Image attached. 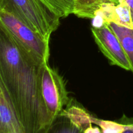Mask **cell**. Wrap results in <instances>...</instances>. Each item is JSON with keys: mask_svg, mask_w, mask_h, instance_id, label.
Here are the masks:
<instances>
[{"mask_svg": "<svg viewBox=\"0 0 133 133\" xmlns=\"http://www.w3.org/2000/svg\"><path fill=\"white\" fill-rule=\"evenodd\" d=\"M42 64L0 20V79L23 133H44L52 123L40 94Z\"/></svg>", "mask_w": 133, "mask_h": 133, "instance_id": "obj_1", "label": "cell"}, {"mask_svg": "<svg viewBox=\"0 0 133 133\" xmlns=\"http://www.w3.org/2000/svg\"><path fill=\"white\" fill-rule=\"evenodd\" d=\"M40 89L42 99L51 122L56 119L70 99L68 96L66 83L58 71L48 63L41 65Z\"/></svg>", "mask_w": 133, "mask_h": 133, "instance_id": "obj_2", "label": "cell"}, {"mask_svg": "<svg viewBox=\"0 0 133 133\" xmlns=\"http://www.w3.org/2000/svg\"><path fill=\"white\" fill-rule=\"evenodd\" d=\"M0 20L37 62L40 64L48 63L50 57V40L43 38L6 10H0Z\"/></svg>", "mask_w": 133, "mask_h": 133, "instance_id": "obj_3", "label": "cell"}, {"mask_svg": "<svg viewBox=\"0 0 133 133\" xmlns=\"http://www.w3.org/2000/svg\"><path fill=\"white\" fill-rule=\"evenodd\" d=\"M91 32L95 43L111 64L130 71L129 61L122 46L116 34L108 24L100 27H92Z\"/></svg>", "mask_w": 133, "mask_h": 133, "instance_id": "obj_4", "label": "cell"}, {"mask_svg": "<svg viewBox=\"0 0 133 133\" xmlns=\"http://www.w3.org/2000/svg\"><path fill=\"white\" fill-rule=\"evenodd\" d=\"M95 16L99 17L105 24L113 22L119 25L133 29L130 8L125 0H119L117 3H103Z\"/></svg>", "mask_w": 133, "mask_h": 133, "instance_id": "obj_5", "label": "cell"}, {"mask_svg": "<svg viewBox=\"0 0 133 133\" xmlns=\"http://www.w3.org/2000/svg\"><path fill=\"white\" fill-rule=\"evenodd\" d=\"M0 133H23L15 110L0 79Z\"/></svg>", "mask_w": 133, "mask_h": 133, "instance_id": "obj_6", "label": "cell"}, {"mask_svg": "<svg viewBox=\"0 0 133 133\" xmlns=\"http://www.w3.org/2000/svg\"><path fill=\"white\" fill-rule=\"evenodd\" d=\"M59 115L67 118L82 132L93 124V116L76 102H73L71 99Z\"/></svg>", "mask_w": 133, "mask_h": 133, "instance_id": "obj_7", "label": "cell"}, {"mask_svg": "<svg viewBox=\"0 0 133 133\" xmlns=\"http://www.w3.org/2000/svg\"><path fill=\"white\" fill-rule=\"evenodd\" d=\"M107 24L118 38L129 61L130 71L133 73V29L119 25L113 22Z\"/></svg>", "mask_w": 133, "mask_h": 133, "instance_id": "obj_8", "label": "cell"}, {"mask_svg": "<svg viewBox=\"0 0 133 133\" xmlns=\"http://www.w3.org/2000/svg\"><path fill=\"white\" fill-rule=\"evenodd\" d=\"M108 0H75L73 14L79 18L92 19L100 5Z\"/></svg>", "mask_w": 133, "mask_h": 133, "instance_id": "obj_9", "label": "cell"}, {"mask_svg": "<svg viewBox=\"0 0 133 133\" xmlns=\"http://www.w3.org/2000/svg\"><path fill=\"white\" fill-rule=\"evenodd\" d=\"M46 6L59 18L73 14L75 0H38Z\"/></svg>", "mask_w": 133, "mask_h": 133, "instance_id": "obj_10", "label": "cell"}, {"mask_svg": "<svg viewBox=\"0 0 133 133\" xmlns=\"http://www.w3.org/2000/svg\"><path fill=\"white\" fill-rule=\"evenodd\" d=\"M44 133H83L67 118L58 115Z\"/></svg>", "mask_w": 133, "mask_h": 133, "instance_id": "obj_11", "label": "cell"}, {"mask_svg": "<svg viewBox=\"0 0 133 133\" xmlns=\"http://www.w3.org/2000/svg\"><path fill=\"white\" fill-rule=\"evenodd\" d=\"M93 124L98 125L102 133H122L126 128V125L121 122L104 120L93 117Z\"/></svg>", "mask_w": 133, "mask_h": 133, "instance_id": "obj_12", "label": "cell"}, {"mask_svg": "<svg viewBox=\"0 0 133 133\" xmlns=\"http://www.w3.org/2000/svg\"><path fill=\"white\" fill-rule=\"evenodd\" d=\"M119 122L126 125V128L122 133H133V118H130L123 115Z\"/></svg>", "mask_w": 133, "mask_h": 133, "instance_id": "obj_13", "label": "cell"}, {"mask_svg": "<svg viewBox=\"0 0 133 133\" xmlns=\"http://www.w3.org/2000/svg\"><path fill=\"white\" fill-rule=\"evenodd\" d=\"M83 133H102L100 129L98 127H93L92 125L86 129Z\"/></svg>", "mask_w": 133, "mask_h": 133, "instance_id": "obj_14", "label": "cell"}, {"mask_svg": "<svg viewBox=\"0 0 133 133\" xmlns=\"http://www.w3.org/2000/svg\"><path fill=\"white\" fill-rule=\"evenodd\" d=\"M125 1L126 3V4L129 5V8H130V12H131L132 20L133 23V0H125Z\"/></svg>", "mask_w": 133, "mask_h": 133, "instance_id": "obj_15", "label": "cell"}, {"mask_svg": "<svg viewBox=\"0 0 133 133\" xmlns=\"http://www.w3.org/2000/svg\"><path fill=\"white\" fill-rule=\"evenodd\" d=\"M9 0H0V10H3Z\"/></svg>", "mask_w": 133, "mask_h": 133, "instance_id": "obj_16", "label": "cell"}]
</instances>
